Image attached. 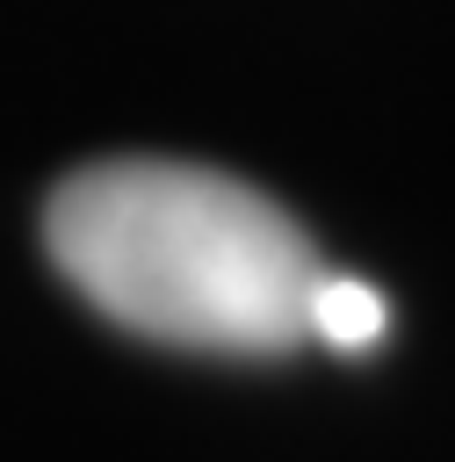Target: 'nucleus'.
<instances>
[{
	"label": "nucleus",
	"mask_w": 455,
	"mask_h": 462,
	"mask_svg": "<svg viewBox=\"0 0 455 462\" xmlns=\"http://www.w3.org/2000/svg\"><path fill=\"white\" fill-rule=\"evenodd\" d=\"M58 274L116 325L195 354H289L318 282L311 231L260 188L188 159H101L43 209Z\"/></svg>",
	"instance_id": "1"
},
{
	"label": "nucleus",
	"mask_w": 455,
	"mask_h": 462,
	"mask_svg": "<svg viewBox=\"0 0 455 462\" xmlns=\"http://www.w3.org/2000/svg\"><path fill=\"white\" fill-rule=\"evenodd\" d=\"M303 332L325 339L332 354H368V346L390 332V303H383V289H368L361 274H332V267H318L311 303H303Z\"/></svg>",
	"instance_id": "2"
}]
</instances>
